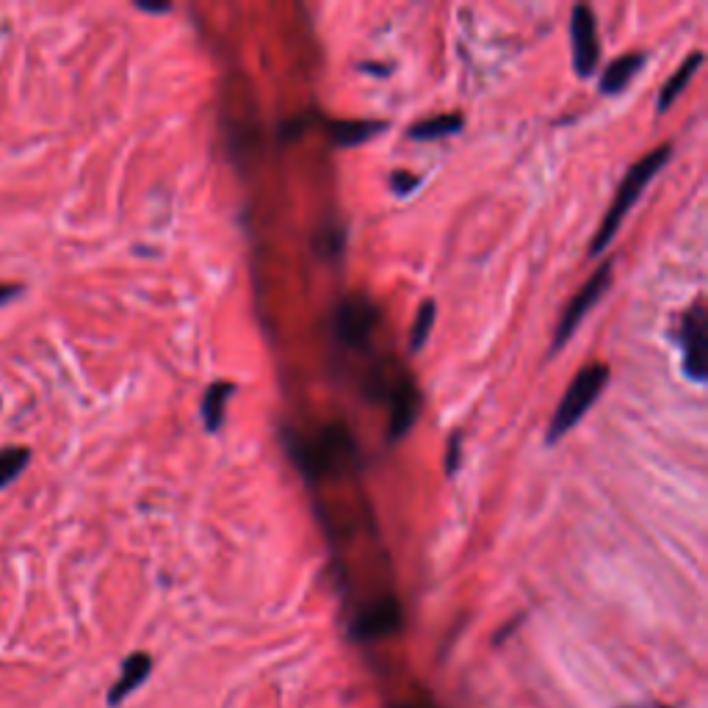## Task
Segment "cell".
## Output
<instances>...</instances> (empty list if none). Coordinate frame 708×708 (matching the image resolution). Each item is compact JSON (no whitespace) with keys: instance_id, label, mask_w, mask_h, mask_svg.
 <instances>
[{"instance_id":"obj_16","label":"cell","mask_w":708,"mask_h":708,"mask_svg":"<svg viewBox=\"0 0 708 708\" xmlns=\"http://www.w3.org/2000/svg\"><path fill=\"white\" fill-rule=\"evenodd\" d=\"M432 324H435V302H432V299H426L424 305L418 307V313H415L413 330H410V352L418 354L421 349H424V343H426V338H429Z\"/></svg>"},{"instance_id":"obj_5","label":"cell","mask_w":708,"mask_h":708,"mask_svg":"<svg viewBox=\"0 0 708 708\" xmlns=\"http://www.w3.org/2000/svg\"><path fill=\"white\" fill-rule=\"evenodd\" d=\"M570 39H573V67L581 78H590L598 59H601V45H598V23L590 6H576L570 14Z\"/></svg>"},{"instance_id":"obj_21","label":"cell","mask_w":708,"mask_h":708,"mask_svg":"<svg viewBox=\"0 0 708 708\" xmlns=\"http://www.w3.org/2000/svg\"><path fill=\"white\" fill-rule=\"evenodd\" d=\"M623 708H670V706L656 703V700H648V703H631V706H623Z\"/></svg>"},{"instance_id":"obj_17","label":"cell","mask_w":708,"mask_h":708,"mask_svg":"<svg viewBox=\"0 0 708 708\" xmlns=\"http://www.w3.org/2000/svg\"><path fill=\"white\" fill-rule=\"evenodd\" d=\"M418 183H421V177L410 175V172H396V175L390 177V186H393V191L399 197H407L410 191L418 189Z\"/></svg>"},{"instance_id":"obj_11","label":"cell","mask_w":708,"mask_h":708,"mask_svg":"<svg viewBox=\"0 0 708 708\" xmlns=\"http://www.w3.org/2000/svg\"><path fill=\"white\" fill-rule=\"evenodd\" d=\"M642 64H645V56H642V53H628V56L614 59L601 75L603 95H617V92H623L628 83L637 78V72L642 70Z\"/></svg>"},{"instance_id":"obj_19","label":"cell","mask_w":708,"mask_h":708,"mask_svg":"<svg viewBox=\"0 0 708 708\" xmlns=\"http://www.w3.org/2000/svg\"><path fill=\"white\" fill-rule=\"evenodd\" d=\"M23 294V285L20 283H0V305H6L9 299Z\"/></svg>"},{"instance_id":"obj_8","label":"cell","mask_w":708,"mask_h":708,"mask_svg":"<svg viewBox=\"0 0 708 708\" xmlns=\"http://www.w3.org/2000/svg\"><path fill=\"white\" fill-rule=\"evenodd\" d=\"M402 626V609H399V601L393 595H385L379 598L371 606H366L363 612L357 614L354 620V634L360 639H379L388 637L393 631H399Z\"/></svg>"},{"instance_id":"obj_2","label":"cell","mask_w":708,"mask_h":708,"mask_svg":"<svg viewBox=\"0 0 708 708\" xmlns=\"http://www.w3.org/2000/svg\"><path fill=\"white\" fill-rule=\"evenodd\" d=\"M606 382H609V368L606 366H590L576 374V379L570 382V388L565 390V396L559 402V410L551 418V426H548V443L551 446L556 440H562L584 415L590 413V407L598 402Z\"/></svg>"},{"instance_id":"obj_10","label":"cell","mask_w":708,"mask_h":708,"mask_svg":"<svg viewBox=\"0 0 708 708\" xmlns=\"http://www.w3.org/2000/svg\"><path fill=\"white\" fill-rule=\"evenodd\" d=\"M385 128H388L385 122H374V119H338V122H330V139L338 147H354L379 136V130Z\"/></svg>"},{"instance_id":"obj_3","label":"cell","mask_w":708,"mask_h":708,"mask_svg":"<svg viewBox=\"0 0 708 708\" xmlns=\"http://www.w3.org/2000/svg\"><path fill=\"white\" fill-rule=\"evenodd\" d=\"M379 310L366 296H349L335 313V338L352 349H363L377 327Z\"/></svg>"},{"instance_id":"obj_4","label":"cell","mask_w":708,"mask_h":708,"mask_svg":"<svg viewBox=\"0 0 708 708\" xmlns=\"http://www.w3.org/2000/svg\"><path fill=\"white\" fill-rule=\"evenodd\" d=\"M609 277H612V263H603V266H598V272L592 274L590 280H587V285H584L579 294H576V299L567 305V310L562 313V321H559V327H556V332H554L551 352H559V349H562V346H565V343L573 338V332H576V327H579L581 321H584V316H587L592 307H595V302H598V299L606 294Z\"/></svg>"},{"instance_id":"obj_1","label":"cell","mask_w":708,"mask_h":708,"mask_svg":"<svg viewBox=\"0 0 708 708\" xmlns=\"http://www.w3.org/2000/svg\"><path fill=\"white\" fill-rule=\"evenodd\" d=\"M667 161H670V144L656 147L653 153H648L642 161H637V164L631 166V172H628L626 180L620 183V189H617V194H614L612 208H609V213H606L601 230H598L595 238H592L590 255H601L603 249L612 244L614 233L620 230V225H623V219L628 216V211L637 205V200L642 197V191L648 189L650 180L656 177V172H659L661 166L667 164Z\"/></svg>"},{"instance_id":"obj_18","label":"cell","mask_w":708,"mask_h":708,"mask_svg":"<svg viewBox=\"0 0 708 708\" xmlns=\"http://www.w3.org/2000/svg\"><path fill=\"white\" fill-rule=\"evenodd\" d=\"M443 465H446V473H449V476H454L457 468H460V437L457 435L449 440V449H446V460H443Z\"/></svg>"},{"instance_id":"obj_7","label":"cell","mask_w":708,"mask_h":708,"mask_svg":"<svg viewBox=\"0 0 708 708\" xmlns=\"http://www.w3.org/2000/svg\"><path fill=\"white\" fill-rule=\"evenodd\" d=\"M385 402L390 404V426H388V440L396 443L399 437H404L410 432V426L415 424V418L421 413V393L415 388L413 382L407 377L393 379Z\"/></svg>"},{"instance_id":"obj_22","label":"cell","mask_w":708,"mask_h":708,"mask_svg":"<svg viewBox=\"0 0 708 708\" xmlns=\"http://www.w3.org/2000/svg\"><path fill=\"white\" fill-rule=\"evenodd\" d=\"M399 708H418V706H399Z\"/></svg>"},{"instance_id":"obj_6","label":"cell","mask_w":708,"mask_h":708,"mask_svg":"<svg viewBox=\"0 0 708 708\" xmlns=\"http://www.w3.org/2000/svg\"><path fill=\"white\" fill-rule=\"evenodd\" d=\"M708 327H706V310L697 305L692 310H686L684 321H681V346H684V371L686 377H692L695 382H703L708 371Z\"/></svg>"},{"instance_id":"obj_12","label":"cell","mask_w":708,"mask_h":708,"mask_svg":"<svg viewBox=\"0 0 708 708\" xmlns=\"http://www.w3.org/2000/svg\"><path fill=\"white\" fill-rule=\"evenodd\" d=\"M233 390H236L233 382H216V385H211L208 393H205V399H202V421H205V429H208V432H219L222 424H225L227 404H230Z\"/></svg>"},{"instance_id":"obj_9","label":"cell","mask_w":708,"mask_h":708,"mask_svg":"<svg viewBox=\"0 0 708 708\" xmlns=\"http://www.w3.org/2000/svg\"><path fill=\"white\" fill-rule=\"evenodd\" d=\"M153 670V659L147 653H130L125 664H122V673H119L117 684L108 689V706H119L128 695H133L139 686L147 681V675Z\"/></svg>"},{"instance_id":"obj_14","label":"cell","mask_w":708,"mask_h":708,"mask_svg":"<svg viewBox=\"0 0 708 708\" xmlns=\"http://www.w3.org/2000/svg\"><path fill=\"white\" fill-rule=\"evenodd\" d=\"M700 64H703V53H692V56H689V59H686L684 64L678 67V72H675L673 78L661 86L659 103H656V106H659V111H667V108L673 106L675 100H678V95H681V92L686 89V83L695 78V72Z\"/></svg>"},{"instance_id":"obj_13","label":"cell","mask_w":708,"mask_h":708,"mask_svg":"<svg viewBox=\"0 0 708 708\" xmlns=\"http://www.w3.org/2000/svg\"><path fill=\"white\" fill-rule=\"evenodd\" d=\"M465 125L462 114H437V117H429L424 122H415L410 128V139L415 142H432V139H443V136H451V133H460V128Z\"/></svg>"},{"instance_id":"obj_15","label":"cell","mask_w":708,"mask_h":708,"mask_svg":"<svg viewBox=\"0 0 708 708\" xmlns=\"http://www.w3.org/2000/svg\"><path fill=\"white\" fill-rule=\"evenodd\" d=\"M28 462H31V449H25V446L0 449V490L9 487L28 468Z\"/></svg>"},{"instance_id":"obj_20","label":"cell","mask_w":708,"mask_h":708,"mask_svg":"<svg viewBox=\"0 0 708 708\" xmlns=\"http://www.w3.org/2000/svg\"><path fill=\"white\" fill-rule=\"evenodd\" d=\"M136 9H142V12H150V14L172 12V6H169V3H136Z\"/></svg>"}]
</instances>
